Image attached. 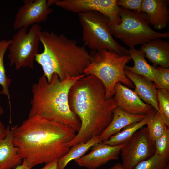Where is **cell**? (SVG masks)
I'll list each match as a JSON object with an SVG mask.
<instances>
[{
  "label": "cell",
  "mask_w": 169,
  "mask_h": 169,
  "mask_svg": "<svg viewBox=\"0 0 169 169\" xmlns=\"http://www.w3.org/2000/svg\"><path fill=\"white\" fill-rule=\"evenodd\" d=\"M11 128L13 145L31 169L66 155L77 132L70 126L38 115L28 116Z\"/></svg>",
  "instance_id": "1"
},
{
  "label": "cell",
  "mask_w": 169,
  "mask_h": 169,
  "mask_svg": "<svg viewBox=\"0 0 169 169\" xmlns=\"http://www.w3.org/2000/svg\"><path fill=\"white\" fill-rule=\"evenodd\" d=\"M105 94L102 82L92 75H85L71 88L68 95L69 106L79 119L81 126L68 144L70 148L99 136L109 124L113 110L117 105L114 98L107 99Z\"/></svg>",
  "instance_id": "2"
},
{
  "label": "cell",
  "mask_w": 169,
  "mask_h": 169,
  "mask_svg": "<svg viewBox=\"0 0 169 169\" xmlns=\"http://www.w3.org/2000/svg\"><path fill=\"white\" fill-rule=\"evenodd\" d=\"M39 39L44 49L37 54L35 61L41 66L48 82L54 74L61 81L67 76L77 77L84 74L92 59L91 54L84 46L63 35L47 31H41Z\"/></svg>",
  "instance_id": "3"
},
{
  "label": "cell",
  "mask_w": 169,
  "mask_h": 169,
  "mask_svg": "<svg viewBox=\"0 0 169 169\" xmlns=\"http://www.w3.org/2000/svg\"><path fill=\"white\" fill-rule=\"evenodd\" d=\"M85 75L67 76L61 81L54 74L49 82L42 75L32 86V97L28 116L38 115L49 119L70 126L78 132L81 122L69 108L68 95L71 87Z\"/></svg>",
  "instance_id": "4"
},
{
  "label": "cell",
  "mask_w": 169,
  "mask_h": 169,
  "mask_svg": "<svg viewBox=\"0 0 169 169\" xmlns=\"http://www.w3.org/2000/svg\"><path fill=\"white\" fill-rule=\"evenodd\" d=\"M90 54L92 59L84 74L93 75L100 80L105 88L106 99L115 95V86L118 82L129 87H133L132 82L124 71L126 64L131 59L129 54L121 55L105 49L91 51Z\"/></svg>",
  "instance_id": "5"
},
{
  "label": "cell",
  "mask_w": 169,
  "mask_h": 169,
  "mask_svg": "<svg viewBox=\"0 0 169 169\" xmlns=\"http://www.w3.org/2000/svg\"><path fill=\"white\" fill-rule=\"evenodd\" d=\"M120 16L121 23L110 25L111 32L112 36L130 48L152 40L169 37V32L161 33L151 28L148 16L145 13L133 11L120 7Z\"/></svg>",
  "instance_id": "6"
},
{
  "label": "cell",
  "mask_w": 169,
  "mask_h": 169,
  "mask_svg": "<svg viewBox=\"0 0 169 169\" xmlns=\"http://www.w3.org/2000/svg\"><path fill=\"white\" fill-rule=\"evenodd\" d=\"M82 29V40L92 51L105 49L114 51L120 55L129 54L128 50L113 38L110 20L96 11L78 13Z\"/></svg>",
  "instance_id": "7"
},
{
  "label": "cell",
  "mask_w": 169,
  "mask_h": 169,
  "mask_svg": "<svg viewBox=\"0 0 169 169\" xmlns=\"http://www.w3.org/2000/svg\"><path fill=\"white\" fill-rule=\"evenodd\" d=\"M41 31L40 25L34 24L31 26L28 31L27 28H22L13 36L8 49V58L10 65H14L16 70L34 68V62L38 53Z\"/></svg>",
  "instance_id": "8"
},
{
  "label": "cell",
  "mask_w": 169,
  "mask_h": 169,
  "mask_svg": "<svg viewBox=\"0 0 169 169\" xmlns=\"http://www.w3.org/2000/svg\"><path fill=\"white\" fill-rule=\"evenodd\" d=\"M122 164L125 169H133L140 162L155 153L154 142L150 138L147 127L137 131L120 150Z\"/></svg>",
  "instance_id": "9"
},
{
  "label": "cell",
  "mask_w": 169,
  "mask_h": 169,
  "mask_svg": "<svg viewBox=\"0 0 169 169\" xmlns=\"http://www.w3.org/2000/svg\"><path fill=\"white\" fill-rule=\"evenodd\" d=\"M117 0H55L56 6L74 13L90 11L98 12L107 17L110 25L119 24L121 22L120 7Z\"/></svg>",
  "instance_id": "10"
},
{
  "label": "cell",
  "mask_w": 169,
  "mask_h": 169,
  "mask_svg": "<svg viewBox=\"0 0 169 169\" xmlns=\"http://www.w3.org/2000/svg\"><path fill=\"white\" fill-rule=\"evenodd\" d=\"M15 18L13 28L19 30L45 22L53 11L46 0H23Z\"/></svg>",
  "instance_id": "11"
},
{
  "label": "cell",
  "mask_w": 169,
  "mask_h": 169,
  "mask_svg": "<svg viewBox=\"0 0 169 169\" xmlns=\"http://www.w3.org/2000/svg\"><path fill=\"white\" fill-rule=\"evenodd\" d=\"M128 141L115 146L101 142L92 147V151L89 153L75 160V162L80 167L95 169L109 161L118 159L121 149Z\"/></svg>",
  "instance_id": "12"
},
{
  "label": "cell",
  "mask_w": 169,
  "mask_h": 169,
  "mask_svg": "<svg viewBox=\"0 0 169 169\" xmlns=\"http://www.w3.org/2000/svg\"><path fill=\"white\" fill-rule=\"evenodd\" d=\"M115 93L117 106L127 113L146 115L153 108L143 102L134 91L120 82L116 84Z\"/></svg>",
  "instance_id": "13"
},
{
  "label": "cell",
  "mask_w": 169,
  "mask_h": 169,
  "mask_svg": "<svg viewBox=\"0 0 169 169\" xmlns=\"http://www.w3.org/2000/svg\"><path fill=\"white\" fill-rule=\"evenodd\" d=\"M167 0H143L141 11L148 16L150 24L154 28L161 30L166 28L169 19Z\"/></svg>",
  "instance_id": "14"
},
{
  "label": "cell",
  "mask_w": 169,
  "mask_h": 169,
  "mask_svg": "<svg viewBox=\"0 0 169 169\" xmlns=\"http://www.w3.org/2000/svg\"><path fill=\"white\" fill-rule=\"evenodd\" d=\"M139 49L155 67H169V42L161 38L151 40L142 44Z\"/></svg>",
  "instance_id": "15"
},
{
  "label": "cell",
  "mask_w": 169,
  "mask_h": 169,
  "mask_svg": "<svg viewBox=\"0 0 169 169\" xmlns=\"http://www.w3.org/2000/svg\"><path fill=\"white\" fill-rule=\"evenodd\" d=\"M146 115L131 114L117 106L113 110L112 118L110 123L99 136V138L102 142L106 141L125 127L141 120Z\"/></svg>",
  "instance_id": "16"
},
{
  "label": "cell",
  "mask_w": 169,
  "mask_h": 169,
  "mask_svg": "<svg viewBox=\"0 0 169 169\" xmlns=\"http://www.w3.org/2000/svg\"><path fill=\"white\" fill-rule=\"evenodd\" d=\"M124 71L126 77L135 85L134 91L145 103L151 105L159 112L157 99V90L154 87L152 82L125 69Z\"/></svg>",
  "instance_id": "17"
},
{
  "label": "cell",
  "mask_w": 169,
  "mask_h": 169,
  "mask_svg": "<svg viewBox=\"0 0 169 169\" xmlns=\"http://www.w3.org/2000/svg\"><path fill=\"white\" fill-rule=\"evenodd\" d=\"M6 130L5 137L0 139V169H14L22 163L23 159L13 145V131L9 125Z\"/></svg>",
  "instance_id": "18"
},
{
  "label": "cell",
  "mask_w": 169,
  "mask_h": 169,
  "mask_svg": "<svg viewBox=\"0 0 169 169\" xmlns=\"http://www.w3.org/2000/svg\"><path fill=\"white\" fill-rule=\"evenodd\" d=\"M128 52L134 61V65L132 67L126 65L125 69L153 82L156 75L157 70L156 67L147 62L144 53L140 49H136L135 48H130Z\"/></svg>",
  "instance_id": "19"
},
{
  "label": "cell",
  "mask_w": 169,
  "mask_h": 169,
  "mask_svg": "<svg viewBox=\"0 0 169 169\" xmlns=\"http://www.w3.org/2000/svg\"><path fill=\"white\" fill-rule=\"evenodd\" d=\"M156 111L153 108L141 120L128 125L107 140L102 142L111 146L119 145L127 142L137 131L147 124Z\"/></svg>",
  "instance_id": "20"
},
{
  "label": "cell",
  "mask_w": 169,
  "mask_h": 169,
  "mask_svg": "<svg viewBox=\"0 0 169 169\" xmlns=\"http://www.w3.org/2000/svg\"><path fill=\"white\" fill-rule=\"evenodd\" d=\"M101 142L99 136H94L86 142L78 143L72 146L66 155L59 159L57 169H64L71 161L79 159L90 149Z\"/></svg>",
  "instance_id": "21"
},
{
  "label": "cell",
  "mask_w": 169,
  "mask_h": 169,
  "mask_svg": "<svg viewBox=\"0 0 169 169\" xmlns=\"http://www.w3.org/2000/svg\"><path fill=\"white\" fill-rule=\"evenodd\" d=\"M10 42L11 39L0 40V85L2 87L0 94L6 96L10 106L11 95L9 87L12 82V79L6 76L3 59L5 54L8 49Z\"/></svg>",
  "instance_id": "22"
},
{
  "label": "cell",
  "mask_w": 169,
  "mask_h": 169,
  "mask_svg": "<svg viewBox=\"0 0 169 169\" xmlns=\"http://www.w3.org/2000/svg\"><path fill=\"white\" fill-rule=\"evenodd\" d=\"M157 99L159 113L166 126L169 127V90L166 89L157 90Z\"/></svg>",
  "instance_id": "23"
},
{
  "label": "cell",
  "mask_w": 169,
  "mask_h": 169,
  "mask_svg": "<svg viewBox=\"0 0 169 169\" xmlns=\"http://www.w3.org/2000/svg\"><path fill=\"white\" fill-rule=\"evenodd\" d=\"M146 125L149 136L154 142L160 138L168 128L165 125L157 111L155 113Z\"/></svg>",
  "instance_id": "24"
},
{
  "label": "cell",
  "mask_w": 169,
  "mask_h": 169,
  "mask_svg": "<svg viewBox=\"0 0 169 169\" xmlns=\"http://www.w3.org/2000/svg\"><path fill=\"white\" fill-rule=\"evenodd\" d=\"M168 161L155 153L150 158L139 163L133 169H164Z\"/></svg>",
  "instance_id": "25"
},
{
  "label": "cell",
  "mask_w": 169,
  "mask_h": 169,
  "mask_svg": "<svg viewBox=\"0 0 169 169\" xmlns=\"http://www.w3.org/2000/svg\"><path fill=\"white\" fill-rule=\"evenodd\" d=\"M155 153L165 158H169V129L167 128L164 134L154 141Z\"/></svg>",
  "instance_id": "26"
},
{
  "label": "cell",
  "mask_w": 169,
  "mask_h": 169,
  "mask_svg": "<svg viewBox=\"0 0 169 169\" xmlns=\"http://www.w3.org/2000/svg\"><path fill=\"white\" fill-rule=\"evenodd\" d=\"M157 74L153 84L157 89L169 90V69L161 66L156 67Z\"/></svg>",
  "instance_id": "27"
},
{
  "label": "cell",
  "mask_w": 169,
  "mask_h": 169,
  "mask_svg": "<svg viewBox=\"0 0 169 169\" xmlns=\"http://www.w3.org/2000/svg\"><path fill=\"white\" fill-rule=\"evenodd\" d=\"M142 2V0H119L117 1V4L128 10L140 12Z\"/></svg>",
  "instance_id": "28"
},
{
  "label": "cell",
  "mask_w": 169,
  "mask_h": 169,
  "mask_svg": "<svg viewBox=\"0 0 169 169\" xmlns=\"http://www.w3.org/2000/svg\"><path fill=\"white\" fill-rule=\"evenodd\" d=\"M59 159H56L51 162L45 164L43 167L39 169H57L58 162Z\"/></svg>",
  "instance_id": "29"
},
{
  "label": "cell",
  "mask_w": 169,
  "mask_h": 169,
  "mask_svg": "<svg viewBox=\"0 0 169 169\" xmlns=\"http://www.w3.org/2000/svg\"><path fill=\"white\" fill-rule=\"evenodd\" d=\"M6 127L0 120V139H4L6 136Z\"/></svg>",
  "instance_id": "30"
},
{
  "label": "cell",
  "mask_w": 169,
  "mask_h": 169,
  "mask_svg": "<svg viewBox=\"0 0 169 169\" xmlns=\"http://www.w3.org/2000/svg\"><path fill=\"white\" fill-rule=\"evenodd\" d=\"M14 169H31L26 161L23 160L22 163Z\"/></svg>",
  "instance_id": "31"
},
{
  "label": "cell",
  "mask_w": 169,
  "mask_h": 169,
  "mask_svg": "<svg viewBox=\"0 0 169 169\" xmlns=\"http://www.w3.org/2000/svg\"><path fill=\"white\" fill-rule=\"evenodd\" d=\"M108 169H125L122 163H118L113 165Z\"/></svg>",
  "instance_id": "32"
},
{
  "label": "cell",
  "mask_w": 169,
  "mask_h": 169,
  "mask_svg": "<svg viewBox=\"0 0 169 169\" xmlns=\"http://www.w3.org/2000/svg\"><path fill=\"white\" fill-rule=\"evenodd\" d=\"M4 112L3 108L0 105V116Z\"/></svg>",
  "instance_id": "33"
},
{
  "label": "cell",
  "mask_w": 169,
  "mask_h": 169,
  "mask_svg": "<svg viewBox=\"0 0 169 169\" xmlns=\"http://www.w3.org/2000/svg\"><path fill=\"white\" fill-rule=\"evenodd\" d=\"M164 169H169V165L168 163Z\"/></svg>",
  "instance_id": "34"
},
{
  "label": "cell",
  "mask_w": 169,
  "mask_h": 169,
  "mask_svg": "<svg viewBox=\"0 0 169 169\" xmlns=\"http://www.w3.org/2000/svg\"></svg>",
  "instance_id": "35"
}]
</instances>
